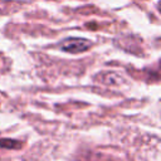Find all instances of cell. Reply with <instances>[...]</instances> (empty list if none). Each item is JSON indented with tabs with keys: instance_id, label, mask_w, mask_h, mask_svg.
Here are the masks:
<instances>
[{
	"instance_id": "obj_2",
	"label": "cell",
	"mask_w": 161,
	"mask_h": 161,
	"mask_svg": "<svg viewBox=\"0 0 161 161\" xmlns=\"http://www.w3.org/2000/svg\"><path fill=\"white\" fill-rule=\"evenodd\" d=\"M96 80L106 86H121L123 83V78L114 72H102L97 74Z\"/></svg>"
},
{
	"instance_id": "obj_3",
	"label": "cell",
	"mask_w": 161,
	"mask_h": 161,
	"mask_svg": "<svg viewBox=\"0 0 161 161\" xmlns=\"http://www.w3.org/2000/svg\"><path fill=\"white\" fill-rule=\"evenodd\" d=\"M0 147L1 148H11V150H16V148H20L21 145L20 142L15 141V140H9V138H1L0 140Z\"/></svg>"
},
{
	"instance_id": "obj_1",
	"label": "cell",
	"mask_w": 161,
	"mask_h": 161,
	"mask_svg": "<svg viewBox=\"0 0 161 161\" xmlns=\"http://www.w3.org/2000/svg\"><path fill=\"white\" fill-rule=\"evenodd\" d=\"M92 42L84 38H67L59 43V48L67 53L78 54L91 49Z\"/></svg>"
}]
</instances>
